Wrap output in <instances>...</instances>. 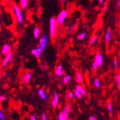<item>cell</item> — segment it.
Listing matches in <instances>:
<instances>
[{
	"mask_svg": "<svg viewBox=\"0 0 120 120\" xmlns=\"http://www.w3.org/2000/svg\"><path fill=\"white\" fill-rule=\"evenodd\" d=\"M57 29V20L56 17H51L50 19V35L51 38H54L56 35Z\"/></svg>",
	"mask_w": 120,
	"mask_h": 120,
	"instance_id": "cell-1",
	"label": "cell"
},
{
	"mask_svg": "<svg viewBox=\"0 0 120 120\" xmlns=\"http://www.w3.org/2000/svg\"><path fill=\"white\" fill-rule=\"evenodd\" d=\"M68 15V12L67 10H65V9L62 10L61 12H60V14L58 15L57 19H56V20H57V24L59 26H62L64 24L65 20V19L67 18Z\"/></svg>",
	"mask_w": 120,
	"mask_h": 120,
	"instance_id": "cell-2",
	"label": "cell"
},
{
	"mask_svg": "<svg viewBox=\"0 0 120 120\" xmlns=\"http://www.w3.org/2000/svg\"><path fill=\"white\" fill-rule=\"evenodd\" d=\"M13 9H14V12H15V16H16V18H17V20L18 21V22L20 24H22L24 22V17L19 7L17 5H14Z\"/></svg>",
	"mask_w": 120,
	"mask_h": 120,
	"instance_id": "cell-3",
	"label": "cell"
},
{
	"mask_svg": "<svg viewBox=\"0 0 120 120\" xmlns=\"http://www.w3.org/2000/svg\"><path fill=\"white\" fill-rule=\"evenodd\" d=\"M32 79V73L30 71H25V73H23L22 75V83H25V84H27L30 83V81Z\"/></svg>",
	"mask_w": 120,
	"mask_h": 120,
	"instance_id": "cell-4",
	"label": "cell"
},
{
	"mask_svg": "<svg viewBox=\"0 0 120 120\" xmlns=\"http://www.w3.org/2000/svg\"><path fill=\"white\" fill-rule=\"evenodd\" d=\"M48 42V37L47 35H43L40 39V42H39V47L43 50L47 46Z\"/></svg>",
	"mask_w": 120,
	"mask_h": 120,
	"instance_id": "cell-5",
	"label": "cell"
},
{
	"mask_svg": "<svg viewBox=\"0 0 120 120\" xmlns=\"http://www.w3.org/2000/svg\"><path fill=\"white\" fill-rule=\"evenodd\" d=\"M94 62L99 65V67L101 66L104 63V56L101 52H98L96 56H95V60Z\"/></svg>",
	"mask_w": 120,
	"mask_h": 120,
	"instance_id": "cell-6",
	"label": "cell"
},
{
	"mask_svg": "<svg viewBox=\"0 0 120 120\" xmlns=\"http://www.w3.org/2000/svg\"><path fill=\"white\" fill-rule=\"evenodd\" d=\"M59 102V96L57 93H55L52 96V106L53 108H56Z\"/></svg>",
	"mask_w": 120,
	"mask_h": 120,
	"instance_id": "cell-7",
	"label": "cell"
},
{
	"mask_svg": "<svg viewBox=\"0 0 120 120\" xmlns=\"http://www.w3.org/2000/svg\"><path fill=\"white\" fill-rule=\"evenodd\" d=\"M71 105L70 104H66L63 109V114L65 115V120L68 119V116H69V114H70V112H71Z\"/></svg>",
	"mask_w": 120,
	"mask_h": 120,
	"instance_id": "cell-8",
	"label": "cell"
},
{
	"mask_svg": "<svg viewBox=\"0 0 120 120\" xmlns=\"http://www.w3.org/2000/svg\"><path fill=\"white\" fill-rule=\"evenodd\" d=\"M42 50L39 47V48H35L33 50H32L31 51V53L36 58H40L41 54H42Z\"/></svg>",
	"mask_w": 120,
	"mask_h": 120,
	"instance_id": "cell-9",
	"label": "cell"
},
{
	"mask_svg": "<svg viewBox=\"0 0 120 120\" xmlns=\"http://www.w3.org/2000/svg\"><path fill=\"white\" fill-rule=\"evenodd\" d=\"M75 79L78 83H82L83 81V75L81 72H77L75 76Z\"/></svg>",
	"mask_w": 120,
	"mask_h": 120,
	"instance_id": "cell-10",
	"label": "cell"
},
{
	"mask_svg": "<svg viewBox=\"0 0 120 120\" xmlns=\"http://www.w3.org/2000/svg\"><path fill=\"white\" fill-rule=\"evenodd\" d=\"M12 53L11 52H9L7 54H6V56H5V58L2 63V65L3 66H5V65H7V63L9 62V60H11V58H12Z\"/></svg>",
	"mask_w": 120,
	"mask_h": 120,
	"instance_id": "cell-11",
	"label": "cell"
},
{
	"mask_svg": "<svg viewBox=\"0 0 120 120\" xmlns=\"http://www.w3.org/2000/svg\"><path fill=\"white\" fill-rule=\"evenodd\" d=\"M111 38H112V32L111 30L109 29L106 31L105 33V41L106 43H109L111 41Z\"/></svg>",
	"mask_w": 120,
	"mask_h": 120,
	"instance_id": "cell-12",
	"label": "cell"
},
{
	"mask_svg": "<svg viewBox=\"0 0 120 120\" xmlns=\"http://www.w3.org/2000/svg\"><path fill=\"white\" fill-rule=\"evenodd\" d=\"M38 95L41 98L42 100H46L47 99V96H46V94H45V91H44L43 89H40L39 91H38Z\"/></svg>",
	"mask_w": 120,
	"mask_h": 120,
	"instance_id": "cell-13",
	"label": "cell"
},
{
	"mask_svg": "<svg viewBox=\"0 0 120 120\" xmlns=\"http://www.w3.org/2000/svg\"><path fill=\"white\" fill-rule=\"evenodd\" d=\"M55 73L58 76H61L63 75V67L61 65H59L57 66V68H56Z\"/></svg>",
	"mask_w": 120,
	"mask_h": 120,
	"instance_id": "cell-14",
	"label": "cell"
},
{
	"mask_svg": "<svg viewBox=\"0 0 120 120\" xmlns=\"http://www.w3.org/2000/svg\"><path fill=\"white\" fill-rule=\"evenodd\" d=\"M72 79V76L71 75H65L64 77L63 78V84L65 85H66L68 83V82L71 80Z\"/></svg>",
	"mask_w": 120,
	"mask_h": 120,
	"instance_id": "cell-15",
	"label": "cell"
},
{
	"mask_svg": "<svg viewBox=\"0 0 120 120\" xmlns=\"http://www.w3.org/2000/svg\"><path fill=\"white\" fill-rule=\"evenodd\" d=\"M9 52H10V45H8V44H6L3 46V48H2V54H7Z\"/></svg>",
	"mask_w": 120,
	"mask_h": 120,
	"instance_id": "cell-16",
	"label": "cell"
},
{
	"mask_svg": "<svg viewBox=\"0 0 120 120\" xmlns=\"http://www.w3.org/2000/svg\"><path fill=\"white\" fill-rule=\"evenodd\" d=\"M93 83H94V86L96 87V88H101V81L99 79H97L96 78L94 81H93Z\"/></svg>",
	"mask_w": 120,
	"mask_h": 120,
	"instance_id": "cell-17",
	"label": "cell"
},
{
	"mask_svg": "<svg viewBox=\"0 0 120 120\" xmlns=\"http://www.w3.org/2000/svg\"><path fill=\"white\" fill-rule=\"evenodd\" d=\"M75 89H77L78 90H79V91L83 94V95H86V89L83 88V87L80 83H79L78 85H76Z\"/></svg>",
	"mask_w": 120,
	"mask_h": 120,
	"instance_id": "cell-18",
	"label": "cell"
},
{
	"mask_svg": "<svg viewBox=\"0 0 120 120\" xmlns=\"http://www.w3.org/2000/svg\"><path fill=\"white\" fill-rule=\"evenodd\" d=\"M40 28L36 27L34 28V30H33V35H34V37L35 38H38L39 36H40Z\"/></svg>",
	"mask_w": 120,
	"mask_h": 120,
	"instance_id": "cell-19",
	"label": "cell"
},
{
	"mask_svg": "<svg viewBox=\"0 0 120 120\" xmlns=\"http://www.w3.org/2000/svg\"><path fill=\"white\" fill-rule=\"evenodd\" d=\"M98 40V36L97 35H93L91 38H90V40H89V45H93L94 43H95L96 42V40Z\"/></svg>",
	"mask_w": 120,
	"mask_h": 120,
	"instance_id": "cell-20",
	"label": "cell"
},
{
	"mask_svg": "<svg viewBox=\"0 0 120 120\" xmlns=\"http://www.w3.org/2000/svg\"><path fill=\"white\" fill-rule=\"evenodd\" d=\"M28 0H20V6L22 9H25L27 7Z\"/></svg>",
	"mask_w": 120,
	"mask_h": 120,
	"instance_id": "cell-21",
	"label": "cell"
},
{
	"mask_svg": "<svg viewBox=\"0 0 120 120\" xmlns=\"http://www.w3.org/2000/svg\"><path fill=\"white\" fill-rule=\"evenodd\" d=\"M74 94H75V96L76 97H77V98H79V99H81L82 96H83V94H82L79 90H78L77 89H75Z\"/></svg>",
	"mask_w": 120,
	"mask_h": 120,
	"instance_id": "cell-22",
	"label": "cell"
},
{
	"mask_svg": "<svg viewBox=\"0 0 120 120\" xmlns=\"http://www.w3.org/2000/svg\"><path fill=\"white\" fill-rule=\"evenodd\" d=\"M113 65L115 70H117L119 68V60L117 58H114V61H113Z\"/></svg>",
	"mask_w": 120,
	"mask_h": 120,
	"instance_id": "cell-23",
	"label": "cell"
},
{
	"mask_svg": "<svg viewBox=\"0 0 120 120\" xmlns=\"http://www.w3.org/2000/svg\"><path fill=\"white\" fill-rule=\"evenodd\" d=\"M87 36V34L86 32H81V33H80L78 36V39L79 40H84Z\"/></svg>",
	"mask_w": 120,
	"mask_h": 120,
	"instance_id": "cell-24",
	"label": "cell"
},
{
	"mask_svg": "<svg viewBox=\"0 0 120 120\" xmlns=\"http://www.w3.org/2000/svg\"><path fill=\"white\" fill-rule=\"evenodd\" d=\"M116 81L117 84V87L119 90L120 91V73H118L116 76Z\"/></svg>",
	"mask_w": 120,
	"mask_h": 120,
	"instance_id": "cell-25",
	"label": "cell"
},
{
	"mask_svg": "<svg viewBox=\"0 0 120 120\" xmlns=\"http://www.w3.org/2000/svg\"><path fill=\"white\" fill-rule=\"evenodd\" d=\"M107 109L109 111V112L110 114H112L113 113V111H114V109H113V106H112V104L109 102L108 104H107Z\"/></svg>",
	"mask_w": 120,
	"mask_h": 120,
	"instance_id": "cell-26",
	"label": "cell"
},
{
	"mask_svg": "<svg viewBox=\"0 0 120 120\" xmlns=\"http://www.w3.org/2000/svg\"><path fill=\"white\" fill-rule=\"evenodd\" d=\"M74 96H75V94L74 92H72V91H69L68 94H67V98L68 99H72L74 98Z\"/></svg>",
	"mask_w": 120,
	"mask_h": 120,
	"instance_id": "cell-27",
	"label": "cell"
},
{
	"mask_svg": "<svg viewBox=\"0 0 120 120\" xmlns=\"http://www.w3.org/2000/svg\"><path fill=\"white\" fill-rule=\"evenodd\" d=\"M58 119L59 120H65V115L63 114V112H60L58 116Z\"/></svg>",
	"mask_w": 120,
	"mask_h": 120,
	"instance_id": "cell-28",
	"label": "cell"
},
{
	"mask_svg": "<svg viewBox=\"0 0 120 120\" xmlns=\"http://www.w3.org/2000/svg\"><path fill=\"white\" fill-rule=\"evenodd\" d=\"M98 68H99V65H98L95 62H94L93 64H92V69H93V71H97Z\"/></svg>",
	"mask_w": 120,
	"mask_h": 120,
	"instance_id": "cell-29",
	"label": "cell"
},
{
	"mask_svg": "<svg viewBox=\"0 0 120 120\" xmlns=\"http://www.w3.org/2000/svg\"><path fill=\"white\" fill-rule=\"evenodd\" d=\"M41 119H42V120H47V114H45V112H42L41 114Z\"/></svg>",
	"mask_w": 120,
	"mask_h": 120,
	"instance_id": "cell-30",
	"label": "cell"
},
{
	"mask_svg": "<svg viewBox=\"0 0 120 120\" xmlns=\"http://www.w3.org/2000/svg\"><path fill=\"white\" fill-rule=\"evenodd\" d=\"M116 9H120V0H116Z\"/></svg>",
	"mask_w": 120,
	"mask_h": 120,
	"instance_id": "cell-31",
	"label": "cell"
},
{
	"mask_svg": "<svg viewBox=\"0 0 120 120\" xmlns=\"http://www.w3.org/2000/svg\"><path fill=\"white\" fill-rule=\"evenodd\" d=\"M0 118H1V119H5V117H4V114H3V113H2V111H1V109H0Z\"/></svg>",
	"mask_w": 120,
	"mask_h": 120,
	"instance_id": "cell-32",
	"label": "cell"
},
{
	"mask_svg": "<svg viewBox=\"0 0 120 120\" xmlns=\"http://www.w3.org/2000/svg\"><path fill=\"white\" fill-rule=\"evenodd\" d=\"M30 120H36L37 118L35 117V115H31V116H30Z\"/></svg>",
	"mask_w": 120,
	"mask_h": 120,
	"instance_id": "cell-33",
	"label": "cell"
},
{
	"mask_svg": "<svg viewBox=\"0 0 120 120\" xmlns=\"http://www.w3.org/2000/svg\"><path fill=\"white\" fill-rule=\"evenodd\" d=\"M6 99V96H0V101H4Z\"/></svg>",
	"mask_w": 120,
	"mask_h": 120,
	"instance_id": "cell-34",
	"label": "cell"
},
{
	"mask_svg": "<svg viewBox=\"0 0 120 120\" xmlns=\"http://www.w3.org/2000/svg\"><path fill=\"white\" fill-rule=\"evenodd\" d=\"M89 120H96L97 118L95 117V116H90V117L89 118Z\"/></svg>",
	"mask_w": 120,
	"mask_h": 120,
	"instance_id": "cell-35",
	"label": "cell"
},
{
	"mask_svg": "<svg viewBox=\"0 0 120 120\" xmlns=\"http://www.w3.org/2000/svg\"><path fill=\"white\" fill-rule=\"evenodd\" d=\"M99 2L100 4H102L104 3V0H99Z\"/></svg>",
	"mask_w": 120,
	"mask_h": 120,
	"instance_id": "cell-36",
	"label": "cell"
},
{
	"mask_svg": "<svg viewBox=\"0 0 120 120\" xmlns=\"http://www.w3.org/2000/svg\"><path fill=\"white\" fill-rule=\"evenodd\" d=\"M61 1H62V2H66L67 0H61Z\"/></svg>",
	"mask_w": 120,
	"mask_h": 120,
	"instance_id": "cell-37",
	"label": "cell"
},
{
	"mask_svg": "<svg viewBox=\"0 0 120 120\" xmlns=\"http://www.w3.org/2000/svg\"><path fill=\"white\" fill-rule=\"evenodd\" d=\"M0 119H1V118H0Z\"/></svg>",
	"mask_w": 120,
	"mask_h": 120,
	"instance_id": "cell-38",
	"label": "cell"
}]
</instances>
